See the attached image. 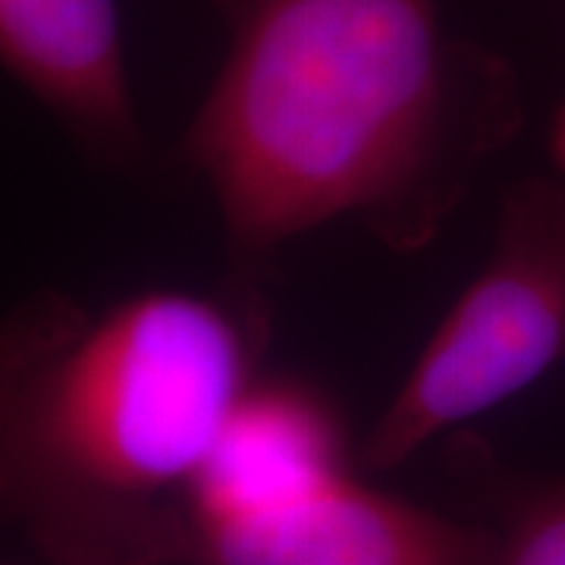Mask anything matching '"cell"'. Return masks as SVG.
<instances>
[{"instance_id": "cell-4", "label": "cell", "mask_w": 565, "mask_h": 565, "mask_svg": "<svg viewBox=\"0 0 565 565\" xmlns=\"http://www.w3.org/2000/svg\"><path fill=\"white\" fill-rule=\"evenodd\" d=\"M204 565H497V541L475 527L359 484L349 471L277 505L192 527Z\"/></svg>"}, {"instance_id": "cell-6", "label": "cell", "mask_w": 565, "mask_h": 565, "mask_svg": "<svg viewBox=\"0 0 565 565\" xmlns=\"http://www.w3.org/2000/svg\"><path fill=\"white\" fill-rule=\"evenodd\" d=\"M340 471V422L315 390L255 377L185 493V534L282 503Z\"/></svg>"}, {"instance_id": "cell-2", "label": "cell", "mask_w": 565, "mask_h": 565, "mask_svg": "<svg viewBox=\"0 0 565 565\" xmlns=\"http://www.w3.org/2000/svg\"><path fill=\"white\" fill-rule=\"evenodd\" d=\"M255 381L226 305L151 289L98 315L22 308L3 337V481L57 553L82 563L180 556L163 509L202 471Z\"/></svg>"}, {"instance_id": "cell-5", "label": "cell", "mask_w": 565, "mask_h": 565, "mask_svg": "<svg viewBox=\"0 0 565 565\" xmlns=\"http://www.w3.org/2000/svg\"><path fill=\"white\" fill-rule=\"evenodd\" d=\"M0 57L92 158H145L117 0H0Z\"/></svg>"}, {"instance_id": "cell-1", "label": "cell", "mask_w": 565, "mask_h": 565, "mask_svg": "<svg viewBox=\"0 0 565 565\" xmlns=\"http://www.w3.org/2000/svg\"><path fill=\"white\" fill-rule=\"evenodd\" d=\"M221 70L185 161L239 255L355 221L427 245L509 132L503 73L456 41L444 0H217Z\"/></svg>"}, {"instance_id": "cell-7", "label": "cell", "mask_w": 565, "mask_h": 565, "mask_svg": "<svg viewBox=\"0 0 565 565\" xmlns=\"http://www.w3.org/2000/svg\"><path fill=\"white\" fill-rule=\"evenodd\" d=\"M497 565H565V481L541 487L512 512Z\"/></svg>"}, {"instance_id": "cell-3", "label": "cell", "mask_w": 565, "mask_h": 565, "mask_svg": "<svg viewBox=\"0 0 565 565\" xmlns=\"http://www.w3.org/2000/svg\"><path fill=\"white\" fill-rule=\"evenodd\" d=\"M565 364V192L525 180L505 195L481 270L446 311L374 422L364 462L393 468Z\"/></svg>"}]
</instances>
